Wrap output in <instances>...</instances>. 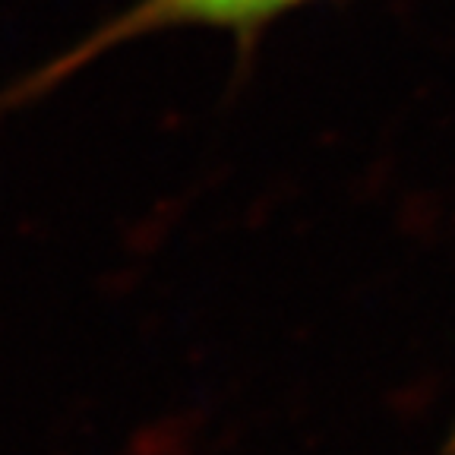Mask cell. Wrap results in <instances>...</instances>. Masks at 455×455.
<instances>
[{
  "label": "cell",
  "mask_w": 455,
  "mask_h": 455,
  "mask_svg": "<svg viewBox=\"0 0 455 455\" xmlns=\"http://www.w3.org/2000/svg\"><path fill=\"white\" fill-rule=\"evenodd\" d=\"M316 0H130L127 7L111 13L105 22L89 28L73 44L60 48L44 64L32 67L0 89V124L10 114L36 105L57 85L73 79L79 70L95 64L99 57L111 54L121 44L140 38L178 32V28H212L231 36L253 38L259 28L300 7H310Z\"/></svg>",
  "instance_id": "1"
},
{
  "label": "cell",
  "mask_w": 455,
  "mask_h": 455,
  "mask_svg": "<svg viewBox=\"0 0 455 455\" xmlns=\"http://www.w3.org/2000/svg\"><path fill=\"white\" fill-rule=\"evenodd\" d=\"M452 455H455V440H452Z\"/></svg>",
  "instance_id": "2"
}]
</instances>
